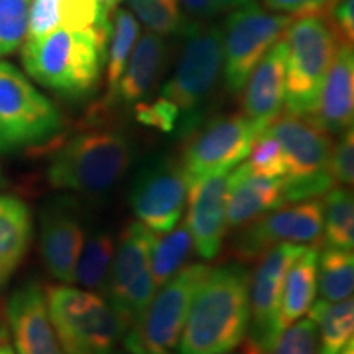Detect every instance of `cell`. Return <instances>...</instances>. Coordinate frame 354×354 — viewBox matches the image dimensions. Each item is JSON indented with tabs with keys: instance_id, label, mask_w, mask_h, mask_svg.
<instances>
[{
	"instance_id": "cell-27",
	"label": "cell",
	"mask_w": 354,
	"mask_h": 354,
	"mask_svg": "<svg viewBox=\"0 0 354 354\" xmlns=\"http://www.w3.org/2000/svg\"><path fill=\"white\" fill-rule=\"evenodd\" d=\"M317 290L320 292L322 300H326V302H342L353 297V250L326 246L322 253H318Z\"/></svg>"
},
{
	"instance_id": "cell-1",
	"label": "cell",
	"mask_w": 354,
	"mask_h": 354,
	"mask_svg": "<svg viewBox=\"0 0 354 354\" xmlns=\"http://www.w3.org/2000/svg\"><path fill=\"white\" fill-rule=\"evenodd\" d=\"M250 269L240 261L212 269L194 295L177 354H227L250 326Z\"/></svg>"
},
{
	"instance_id": "cell-8",
	"label": "cell",
	"mask_w": 354,
	"mask_h": 354,
	"mask_svg": "<svg viewBox=\"0 0 354 354\" xmlns=\"http://www.w3.org/2000/svg\"><path fill=\"white\" fill-rule=\"evenodd\" d=\"M63 130V115L15 66L0 61V151L50 145Z\"/></svg>"
},
{
	"instance_id": "cell-14",
	"label": "cell",
	"mask_w": 354,
	"mask_h": 354,
	"mask_svg": "<svg viewBox=\"0 0 354 354\" xmlns=\"http://www.w3.org/2000/svg\"><path fill=\"white\" fill-rule=\"evenodd\" d=\"M304 248V245L281 243L258 259L250 277V326L245 354H269L281 333L279 315L286 276Z\"/></svg>"
},
{
	"instance_id": "cell-28",
	"label": "cell",
	"mask_w": 354,
	"mask_h": 354,
	"mask_svg": "<svg viewBox=\"0 0 354 354\" xmlns=\"http://www.w3.org/2000/svg\"><path fill=\"white\" fill-rule=\"evenodd\" d=\"M192 246V234L185 220L167 233H162L161 238L156 234L151 251V271L156 290L187 264Z\"/></svg>"
},
{
	"instance_id": "cell-35",
	"label": "cell",
	"mask_w": 354,
	"mask_h": 354,
	"mask_svg": "<svg viewBox=\"0 0 354 354\" xmlns=\"http://www.w3.org/2000/svg\"><path fill=\"white\" fill-rule=\"evenodd\" d=\"M135 117L146 127L156 128L162 133H176L179 125V112L165 97H156L154 100H143L136 104Z\"/></svg>"
},
{
	"instance_id": "cell-13",
	"label": "cell",
	"mask_w": 354,
	"mask_h": 354,
	"mask_svg": "<svg viewBox=\"0 0 354 354\" xmlns=\"http://www.w3.org/2000/svg\"><path fill=\"white\" fill-rule=\"evenodd\" d=\"M232 251L236 261L256 263L281 243L317 245L323 234V201L320 197L292 202L289 207L268 212L259 218L238 228Z\"/></svg>"
},
{
	"instance_id": "cell-41",
	"label": "cell",
	"mask_w": 354,
	"mask_h": 354,
	"mask_svg": "<svg viewBox=\"0 0 354 354\" xmlns=\"http://www.w3.org/2000/svg\"><path fill=\"white\" fill-rule=\"evenodd\" d=\"M99 2V6L102 7V10L105 12V15L112 17V13L117 10V7L120 6L122 0H97Z\"/></svg>"
},
{
	"instance_id": "cell-38",
	"label": "cell",
	"mask_w": 354,
	"mask_h": 354,
	"mask_svg": "<svg viewBox=\"0 0 354 354\" xmlns=\"http://www.w3.org/2000/svg\"><path fill=\"white\" fill-rule=\"evenodd\" d=\"M326 21L338 38L339 44L354 41V0H333L323 10Z\"/></svg>"
},
{
	"instance_id": "cell-26",
	"label": "cell",
	"mask_w": 354,
	"mask_h": 354,
	"mask_svg": "<svg viewBox=\"0 0 354 354\" xmlns=\"http://www.w3.org/2000/svg\"><path fill=\"white\" fill-rule=\"evenodd\" d=\"M115 246L117 240L107 230H97L92 233L84 241L74 269L73 284H77L81 289L104 294L115 256Z\"/></svg>"
},
{
	"instance_id": "cell-12",
	"label": "cell",
	"mask_w": 354,
	"mask_h": 354,
	"mask_svg": "<svg viewBox=\"0 0 354 354\" xmlns=\"http://www.w3.org/2000/svg\"><path fill=\"white\" fill-rule=\"evenodd\" d=\"M261 131L243 112L218 115L185 136L180 165L189 179L230 172L248 158Z\"/></svg>"
},
{
	"instance_id": "cell-25",
	"label": "cell",
	"mask_w": 354,
	"mask_h": 354,
	"mask_svg": "<svg viewBox=\"0 0 354 354\" xmlns=\"http://www.w3.org/2000/svg\"><path fill=\"white\" fill-rule=\"evenodd\" d=\"M310 318L315 322L320 354H338L353 339L354 302L353 297L342 302L317 300L310 307Z\"/></svg>"
},
{
	"instance_id": "cell-31",
	"label": "cell",
	"mask_w": 354,
	"mask_h": 354,
	"mask_svg": "<svg viewBox=\"0 0 354 354\" xmlns=\"http://www.w3.org/2000/svg\"><path fill=\"white\" fill-rule=\"evenodd\" d=\"M127 2L153 33L169 37V35H185L190 28L179 0H127Z\"/></svg>"
},
{
	"instance_id": "cell-45",
	"label": "cell",
	"mask_w": 354,
	"mask_h": 354,
	"mask_svg": "<svg viewBox=\"0 0 354 354\" xmlns=\"http://www.w3.org/2000/svg\"><path fill=\"white\" fill-rule=\"evenodd\" d=\"M227 354H240V353H234V351H230V353H227Z\"/></svg>"
},
{
	"instance_id": "cell-29",
	"label": "cell",
	"mask_w": 354,
	"mask_h": 354,
	"mask_svg": "<svg viewBox=\"0 0 354 354\" xmlns=\"http://www.w3.org/2000/svg\"><path fill=\"white\" fill-rule=\"evenodd\" d=\"M323 233L325 245L339 250L354 246V201L348 187L330 189L323 201Z\"/></svg>"
},
{
	"instance_id": "cell-37",
	"label": "cell",
	"mask_w": 354,
	"mask_h": 354,
	"mask_svg": "<svg viewBox=\"0 0 354 354\" xmlns=\"http://www.w3.org/2000/svg\"><path fill=\"white\" fill-rule=\"evenodd\" d=\"M56 28H61L59 0H30L25 39L43 37Z\"/></svg>"
},
{
	"instance_id": "cell-32",
	"label": "cell",
	"mask_w": 354,
	"mask_h": 354,
	"mask_svg": "<svg viewBox=\"0 0 354 354\" xmlns=\"http://www.w3.org/2000/svg\"><path fill=\"white\" fill-rule=\"evenodd\" d=\"M30 0H0V57L24 43Z\"/></svg>"
},
{
	"instance_id": "cell-19",
	"label": "cell",
	"mask_w": 354,
	"mask_h": 354,
	"mask_svg": "<svg viewBox=\"0 0 354 354\" xmlns=\"http://www.w3.org/2000/svg\"><path fill=\"white\" fill-rule=\"evenodd\" d=\"M7 323L17 354H66L48 312L46 290L28 281L12 292Z\"/></svg>"
},
{
	"instance_id": "cell-30",
	"label": "cell",
	"mask_w": 354,
	"mask_h": 354,
	"mask_svg": "<svg viewBox=\"0 0 354 354\" xmlns=\"http://www.w3.org/2000/svg\"><path fill=\"white\" fill-rule=\"evenodd\" d=\"M140 37V24L130 10L117 8L110 19V37L107 50V95L113 91L122 76L128 57Z\"/></svg>"
},
{
	"instance_id": "cell-18",
	"label": "cell",
	"mask_w": 354,
	"mask_h": 354,
	"mask_svg": "<svg viewBox=\"0 0 354 354\" xmlns=\"http://www.w3.org/2000/svg\"><path fill=\"white\" fill-rule=\"evenodd\" d=\"M228 172L189 179L187 223L198 256L207 261L220 254L227 236Z\"/></svg>"
},
{
	"instance_id": "cell-21",
	"label": "cell",
	"mask_w": 354,
	"mask_h": 354,
	"mask_svg": "<svg viewBox=\"0 0 354 354\" xmlns=\"http://www.w3.org/2000/svg\"><path fill=\"white\" fill-rule=\"evenodd\" d=\"M284 177L271 179L254 174L248 162L238 165L227 179V225L234 230L245 227L284 205Z\"/></svg>"
},
{
	"instance_id": "cell-16",
	"label": "cell",
	"mask_w": 354,
	"mask_h": 354,
	"mask_svg": "<svg viewBox=\"0 0 354 354\" xmlns=\"http://www.w3.org/2000/svg\"><path fill=\"white\" fill-rule=\"evenodd\" d=\"M86 241V227L71 198H53L39 215V253L48 272L61 284H73L74 269Z\"/></svg>"
},
{
	"instance_id": "cell-24",
	"label": "cell",
	"mask_w": 354,
	"mask_h": 354,
	"mask_svg": "<svg viewBox=\"0 0 354 354\" xmlns=\"http://www.w3.org/2000/svg\"><path fill=\"white\" fill-rule=\"evenodd\" d=\"M318 253V245L305 246L287 271L279 315L281 331L302 318L315 302Z\"/></svg>"
},
{
	"instance_id": "cell-6",
	"label": "cell",
	"mask_w": 354,
	"mask_h": 354,
	"mask_svg": "<svg viewBox=\"0 0 354 354\" xmlns=\"http://www.w3.org/2000/svg\"><path fill=\"white\" fill-rule=\"evenodd\" d=\"M286 112L310 117L339 41L323 12L294 17L284 33Z\"/></svg>"
},
{
	"instance_id": "cell-3",
	"label": "cell",
	"mask_w": 354,
	"mask_h": 354,
	"mask_svg": "<svg viewBox=\"0 0 354 354\" xmlns=\"http://www.w3.org/2000/svg\"><path fill=\"white\" fill-rule=\"evenodd\" d=\"M135 148L130 136L105 122H88L53 151L46 177L55 189L95 196L107 192L125 177Z\"/></svg>"
},
{
	"instance_id": "cell-2",
	"label": "cell",
	"mask_w": 354,
	"mask_h": 354,
	"mask_svg": "<svg viewBox=\"0 0 354 354\" xmlns=\"http://www.w3.org/2000/svg\"><path fill=\"white\" fill-rule=\"evenodd\" d=\"M109 37L95 28H56L25 39L21 63L43 87L71 99L86 97L100 81Z\"/></svg>"
},
{
	"instance_id": "cell-9",
	"label": "cell",
	"mask_w": 354,
	"mask_h": 354,
	"mask_svg": "<svg viewBox=\"0 0 354 354\" xmlns=\"http://www.w3.org/2000/svg\"><path fill=\"white\" fill-rule=\"evenodd\" d=\"M210 271L197 263L184 266L154 292L151 302L135 325L127 330L122 344L130 354H177L180 335L194 295Z\"/></svg>"
},
{
	"instance_id": "cell-42",
	"label": "cell",
	"mask_w": 354,
	"mask_h": 354,
	"mask_svg": "<svg viewBox=\"0 0 354 354\" xmlns=\"http://www.w3.org/2000/svg\"><path fill=\"white\" fill-rule=\"evenodd\" d=\"M0 354H17L15 349H13L10 344H8L6 330L0 331Z\"/></svg>"
},
{
	"instance_id": "cell-11",
	"label": "cell",
	"mask_w": 354,
	"mask_h": 354,
	"mask_svg": "<svg viewBox=\"0 0 354 354\" xmlns=\"http://www.w3.org/2000/svg\"><path fill=\"white\" fill-rule=\"evenodd\" d=\"M294 17L272 13L250 0L228 15L223 32V79L228 94L238 95L261 57L284 37Z\"/></svg>"
},
{
	"instance_id": "cell-40",
	"label": "cell",
	"mask_w": 354,
	"mask_h": 354,
	"mask_svg": "<svg viewBox=\"0 0 354 354\" xmlns=\"http://www.w3.org/2000/svg\"><path fill=\"white\" fill-rule=\"evenodd\" d=\"M333 0H264L271 10L286 13L290 17L305 15V13L323 12Z\"/></svg>"
},
{
	"instance_id": "cell-33",
	"label": "cell",
	"mask_w": 354,
	"mask_h": 354,
	"mask_svg": "<svg viewBox=\"0 0 354 354\" xmlns=\"http://www.w3.org/2000/svg\"><path fill=\"white\" fill-rule=\"evenodd\" d=\"M269 354H320L317 325L312 318H299L279 333Z\"/></svg>"
},
{
	"instance_id": "cell-20",
	"label": "cell",
	"mask_w": 354,
	"mask_h": 354,
	"mask_svg": "<svg viewBox=\"0 0 354 354\" xmlns=\"http://www.w3.org/2000/svg\"><path fill=\"white\" fill-rule=\"evenodd\" d=\"M243 113L266 130L284 109L286 43L281 38L256 64L243 87Z\"/></svg>"
},
{
	"instance_id": "cell-39",
	"label": "cell",
	"mask_w": 354,
	"mask_h": 354,
	"mask_svg": "<svg viewBox=\"0 0 354 354\" xmlns=\"http://www.w3.org/2000/svg\"><path fill=\"white\" fill-rule=\"evenodd\" d=\"M246 2L250 0H179L185 12L198 19H212L220 13H230L234 8L245 6Z\"/></svg>"
},
{
	"instance_id": "cell-5",
	"label": "cell",
	"mask_w": 354,
	"mask_h": 354,
	"mask_svg": "<svg viewBox=\"0 0 354 354\" xmlns=\"http://www.w3.org/2000/svg\"><path fill=\"white\" fill-rule=\"evenodd\" d=\"M46 300L66 354H113L122 344L125 323L95 292L56 284L46 289Z\"/></svg>"
},
{
	"instance_id": "cell-17",
	"label": "cell",
	"mask_w": 354,
	"mask_h": 354,
	"mask_svg": "<svg viewBox=\"0 0 354 354\" xmlns=\"http://www.w3.org/2000/svg\"><path fill=\"white\" fill-rule=\"evenodd\" d=\"M167 55L169 50L162 35L145 33L133 48L113 91L92 109L91 120H104L110 110L117 107L130 109L146 100L165 73Z\"/></svg>"
},
{
	"instance_id": "cell-46",
	"label": "cell",
	"mask_w": 354,
	"mask_h": 354,
	"mask_svg": "<svg viewBox=\"0 0 354 354\" xmlns=\"http://www.w3.org/2000/svg\"><path fill=\"white\" fill-rule=\"evenodd\" d=\"M0 184H2V172H0Z\"/></svg>"
},
{
	"instance_id": "cell-23",
	"label": "cell",
	"mask_w": 354,
	"mask_h": 354,
	"mask_svg": "<svg viewBox=\"0 0 354 354\" xmlns=\"http://www.w3.org/2000/svg\"><path fill=\"white\" fill-rule=\"evenodd\" d=\"M33 238V221L24 201L0 192V289L19 271Z\"/></svg>"
},
{
	"instance_id": "cell-43",
	"label": "cell",
	"mask_w": 354,
	"mask_h": 354,
	"mask_svg": "<svg viewBox=\"0 0 354 354\" xmlns=\"http://www.w3.org/2000/svg\"><path fill=\"white\" fill-rule=\"evenodd\" d=\"M338 354H354V342H353V339Z\"/></svg>"
},
{
	"instance_id": "cell-47",
	"label": "cell",
	"mask_w": 354,
	"mask_h": 354,
	"mask_svg": "<svg viewBox=\"0 0 354 354\" xmlns=\"http://www.w3.org/2000/svg\"><path fill=\"white\" fill-rule=\"evenodd\" d=\"M0 331H3V328H0Z\"/></svg>"
},
{
	"instance_id": "cell-36",
	"label": "cell",
	"mask_w": 354,
	"mask_h": 354,
	"mask_svg": "<svg viewBox=\"0 0 354 354\" xmlns=\"http://www.w3.org/2000/svg\"><path fill=\"white\" fill-rule=\"evenodd\" d=\"M330 176L335 187H351L354 180V133L353 127L342 133L339 140L333 143L330 156Z\"/></svg>"
},
{
	"instance_id": "cell-10",
	"label": "cell",
	"mask_w": 354,
	"mask_h": 354,
	"mask_svg": "<svg viewBox=\"0 0 354 354\" xmlns=\"http://www.w3.org/2000/svg\"><path fill=\"white\" fill-rule=\"evenodd\" d=\"M154 240L156 233L140 221H131L115 246L104 297L125 323L127 330L140 320L156 292L151 271Z\"/></svg>"
},
{
	"instance_id": "cell-15",
	"label": "cell",
	"mask_w": 354,
	"mask_h": 354,
	"mask_svg": "<svg viewBox=\"0 0 354 354\" xmlns=\"http://www.w3.org/2000/svg\"><path fill=\"white\" fill-rule=\"evenodd\" d=\"M189 177L180 161L161 156L136 172L130 187L133 214L153 233H167L183 218Z\"/></svg>"
},
{
	"instance_id": "cell-34",
	"label": "cell",
	"mask_w": 354,
	"mask_h": 354,
	"mask_svg": "<svg viewBox=\"0 0 354 354\" xmlns=\"http://www.w3.org/2000/svg\"><path fill=\"white\" fill-rule=\"evenodd\" d=\"M248 156H250L248 166L254 174L271 177V179L286 177L287 166L284 153L279 141L268 130L259 133Z\"/></svg>"
},
{
	"instance_id": "cell-22",
	"label": "cell",
	"mask_w": 354,
	"mask_h": 354,
	"mask_svg": "<svg viewBox=\"0 0 354 354\" xmlns=\"http://www.w3.org/2000/svg\"><path fill=\"white\" fill-rule=\"evenodd\" d=\"M353 117L354 53L351 44H339L310 118L330 135H336L353 127Z\"/></svg>"
},
{
	"instance_id": "cell-7",
	"label": "cell",
	"mask_w": 354,
	"mask_h": 354,
	"mask_svg": "<svg viewBox=\"0 0 354 354\" xmlns=\"http://www.w3.org/2000/svg\"><path fill=\"white\" fill-rule=\"evenodd\" d=\"M279 141L286 158V202L322 197L335 187L330 176L333 138L305 115L281 113L266 128Z\"/></svg>"
},
{
	"instance_id": "cell-4",
	"label": "cell",
	"mask_w": 354,
	"mask_h": 354,
	"mask_svg": "<svg viewBox=\"0 0 354 354\" xmlns=\"http://www.w3.org/2000/svg\"><path fill=\"white\" fill-rule=\"evenodd\" d=\"M221 73V28L190 25L174 73L161 88V97L169 100L179 112L177 135L185 138L203 122V109L214 95Z\"/></svg>"
},
{
	"instance_id": "cell-44",
	"label": "cell",
	"mask_w": 354,
	"mask_h": 354,
	"mask_svg": "<svg viewBox=\"0 0 354 354\" xmlns=\"http://www.w3.org/2000/svg\"><path fill=\"white\" fill-rule=\"evenodd\" d=\"M113 354H130L127 351V349H117V351H115Z\"/></svg>"
}]
</instances>
